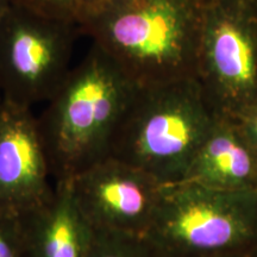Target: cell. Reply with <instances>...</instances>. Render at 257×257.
Returning <instances> with one entry per match:
<instances>
[{
  "label": "cell",
  "instance_id": "5b68a950",
  "mask_svg": "<svg viewBox=\"0 0 257 257\" xmlns=\"http://www.w3.org/2000/svg\"><path fill=\"white\" fill-rule=\"evenodd\" d=\"M197 79L219 117L257 100L256 0H205Z\"/></svg>",
  "mask_w": 257,
  "mask_h": 257
},
{
  "label": "cell",
  "instance_id": "9a60e30c",
  "mask_svg": "<svg viewBox=\"0 0 257 257\" xmlns=\"http://www.w3.org/2000/svg\"><path fill=\"white\" fill-rule=\"evenodd\" d=\"M10 6H11V2L10 0H0V27H2L3 22L8 15Z\"/></svg>",
  "mask_w": 257,
  "mask_h": 257
},
{
  "label": "cell",
  "instance_id": "9c48e42d",
  "mask_svg": "<svg viewBox=\"0 0 257 257\" xmlns=\"http://www.w3.org/2000/svg\"><path fill=\"white\" fill-rule=\"evenodd\" d=\"M23 257H86L94 231L80 213L68 181L55 182L51 195L21 214Z\"/></svg>",
  "mask_w": 257,
  "mask_h": 257
},
{
  "label": "cell",
  "instance_id": "277c9868",
  "mask_svg": "<svg viewBox=\"0 0 257 257\" xmlns=\"http://www.w3.org/2000/svg\"><path fill=\"white\" fill-rule=\"evenodd\" d=\"M257 230V188L221 189L189 181L162 186L144 237L163 257L224 255Z\"/></svg>",
  "mask_w": 257,
  "mask_h": 257
},
{
  "label": "cell",
  "instance_id": "ba28073f",
  "mask_svg": "<svg viewBox=\"0 0 257 257\" xmlns=\"http://www.w3.org/2000/svg\"><path fill=\"white\" fill-rule=\"evenodd\" d=\"M55 187L32 108L0 101V210L21 214L37 207Z\"/></svg>",
  "mask_w": 257,
  "mask_h": 257
},
{
  "label": "cell",
  "instance_id": "7a4b0ae2",
  "mask_svg": "<svg viewBox=\"0 0 257 257\" xmlns=\"http://www.w3.org/2000/svg\"><path fill=\"white\" fill-rule=\"evenodd\" d=\"M205 0H107L83 25L140 86L197 78Z\"/></svg>",
  "mask_w": 257,
  "mask_h": 257
},
{
  "label": "cell",
  "instance_id": "6da1fadb",
  "mask_svg": "<svg viewBox=\"0 0 257 257\" xmlns=\"http://www.w3.org/2000/svg\"><path fill=\"white\" fill-rule=\"evenodd\" d=\"M138 86L92 43L37 117L54 182L69 181L110 157L112 141Z\"/></svg>",
  "mask_w": 257,
  "mask_h": 257
},
{
  "label": "cell",
  "instance_id": "8992f818",
  "mask_svg": "<svg viewBox=\"0 0 257 257\" xmlns=\"http://www.w3.org/2000/svg\"><path fill=\"white\" fill-rule=\"evenodd\" d=\"M75 25L11 4L0 27L2 100L32 108L59 91L70 69Z\"/></svg>",
  "mask_w": 257,
  "mask_h": 257
},
{
  "label": "cell",
  "instance_id": "30bf717a",
  "mask_svg": "<svg viewBox=\"0 0 257 257\" xmlns=\"http://www.w3.org/2000/svg\"><path fill=\"white\" fill-rule=\"evenodd\" d=\"M181 181L213 188H257V155L232 118L219 117Z\"/></svg>",
  "mask_w": 257,
  "mask_h": 257
},
{
  "label": "cell",
  "instance_id": "2e32d148",
  "mask_svg": "<svg viewBox=\"0 0 257 257\" xmlns=\"http://www.w3.org/2000/svg\"><path fill=\"white\" fill-rule=\"evenodd\" d=\"M201 257H223V255H213V256H201Z\"/></svg>",
  "mask_w": 257,
  "mask_h": 257
},
{
  "label": "cell",
  "instance_id": "4fadbf2b",
  "mask_svg": "<svg viewBox=\"0 0 257 257\" xmlns=\"http://www.w3.org/2000/svg\"><path fill=\"white\" fill-rule=\"evenodd\" d=\"M0 257H23L21 216L0 210Z\"/></svg>",
  "mask_w": 257,
  "mask_h": 257
},
{
  "label": "cell",
  "instance_id": "3957f363",
  "mask_svg": "<svg viewBox=\"0 0 257 257\" xmlns=\"http://www.w3.org/2000/svg\"><path fill=\"white\" fill-rule=\"evenodd\" d=\"M217 118L197 78L138 86L112 141L110 157L162 185L179 182Z\"/></svg>",
  "mask_w": 257,
  "mask_h": 257
},
{
  "label": "cell",
  "instance_id": "5bb4252c",
  "mask_svg": "<svg viewBox=\"0 0 257 257\" xmlns=\"http://www.w3.org/2000/svg\"><path fill=\"white\" fill-rule=\"evenodd\" d=\"M240 134L257 155V100L233 118Z\"/></svg>",
  "mask_w": 257,
  "mask_h": 257
},
{
  "label": "cell",
  "instance_id": "52a82bcc",
  "mask_svg": "<svg viewBox=\"0 0 257 257\" xmlns=\"http://www.w3.org/2000/svg\"><path fill=\"white\" fill-rule=\"evenodd\" d=\"M80 213L93 231L144 236L159 204L162 184L113 157L69 180Z\"/></svg>",
  "mask_w": 257,
  "mask_h": 257
},
{
  "label": "cell",
  "instance_id": "ac0fdd59",
  "mask_svg": "<svg viewBox=\"0 0 257 257\" xmlns=\"http://www.w3.org/2000/svg\"><path fill=\"white\" fill-rule=\"evenodd\" d=\"M256 3H257V0H256Z\"/></svg>",
  "mask_w": 257,
  "mask_h": 257
},
{
  "label": "cell",
  "instance_id": "8fae6325",
  "mask_svg": "<svg viewBox=\"0 0 257 257\" xmlns=\"http://www.w3.org/2000/svg\"><path fill=\"white\" fill-rule=\"evenodd\" d=\"M46 17L75 25L81 29L107 0H10Z\"/></svg>",
  "mask_w": 257,
  "mask_h": 257
},
{
  "label": "cell",
  "instance_id": "e0dca14e",
  "mask_svg": "<svg viewBox=\"0 0 257 257\" xmlns=\"http://www.w3.org/2000/svg\"><path fill=\"white\" fill-rule=\"evenodd\" d=\"M0 101H2V95H0Z\"/></svg>",
  "mask_w": 257,
  "mask_h": 257
},
{
  "label": "cell",
  "instance_id": "7c38bea8",
  "mask_svg": "<svg viewBox=\"0 0 257 257\" xmlns=\"http://www.w3.org/2000/svg\"><path fill=\"white\" fill-rule=\"evenodd\" d=\"M86 257H163L141 234L94 231Z\"/></svg>",
  "mask_w": 257,
  "mask_h": 257
}]
</instances>
